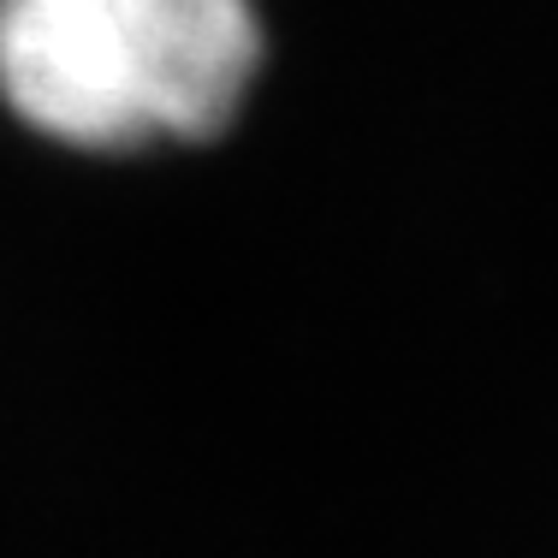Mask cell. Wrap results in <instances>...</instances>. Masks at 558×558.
Instances as JSON below:
<instances>
[{"mask_svg": "<svg viewBox=\"0 0 558 558\" xmlns=\"http://www.w3.org/2000/svg\"><path fill=\"white\" fill-rule=\"evenodd\" d=\"M256 72L250 0H0V101L65 149L215 137Z\"/></svg>", "mask_w": 558, "mask_h": 558, "instance_id": "6da1fadb", "label": "cell"}]
</instances>
